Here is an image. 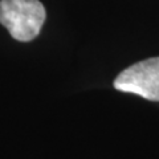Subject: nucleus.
I'll list each match as a JSON object with an SVG mask.
<instances>
[{
	"instance_id": "nucleus-1",
	"label": "nucleus",
	"mask_w": 159,
	"mask_h": 159,
	"mask_svg": "<svg viewBox=\"0 0 159 159\" xmlns=\"http://www.w3.org/2000/svg\"><path fill=\"white\" fill-rule=\"evenodd\" d=\"M45 16V8L39 0H0V23L17 41L36 39Z\"/></svg>"
},
{
	"instance_id": "nucleus-2",
	"label": "nucleus",
	"mask_w": 159,
	"mask_h": 159,
	"mask_svg": "<svg viewBox=\"0 0 159 159\" xmlns=\"http://www.w3.org/2000/svg\"><path fill=\"white\" fill-rule=\"evenodd\" d=\"M114 88L148 101H159V57L143 60L126 68L114 80Z\"/></svg>"
}]
</instances>
